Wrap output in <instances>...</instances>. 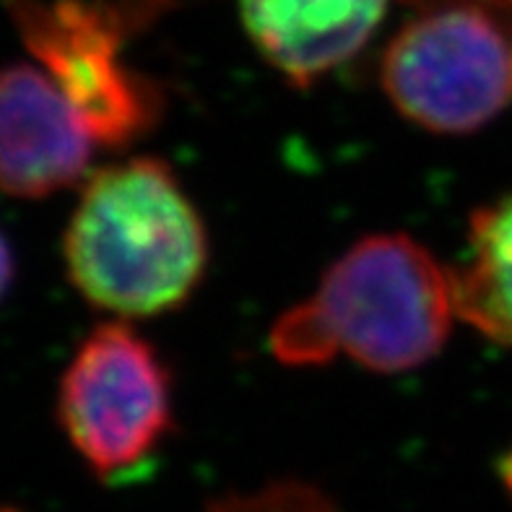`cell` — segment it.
I'll use <instances>...</instances> for the list:
<instances>
[{
    "label": "cell",
    "instance_id": "obj_1",
    "mask_svg": "<svg viewBox=\"0 0 512 512\" xmlns=\"http://www.w3.org/2000/svg\"><path fill=\"white\" fill-rule=\"evenodd\" d=\"M455 320L453 271L406 234H372L276 320L268 344L289 367L344 354L367 370L406 372L435 357Z\"/></svg>",
    "mask_w": 512,
    "mask_h": 512
},
{
    "label": "cell",
    "instance_id": "obj_2",
    "mask_svg": "<svg viewBox=\"0 0 512 512\" xmlns=\"http://www.w3.org/2000/svg\"><path fill=\"white\" fill-rule=\"evenodd\" d=\"M68 279L91 305L151 318L182 305L208 266L198 208L159 159H130L86 182L63 242Z\"/></svg>",
    "mask_w": 512,
    "mask_h": 512
},
{
    "label": "cell",
    "instance_id": "obj_3",
    "mask_svg": "<svg viewBox=\"0 0 512 512\" xmlns=\"http://www.w3.org/2000/svg\"><path fill=\"white\" fill-rule=\"evenodd\" d=\"M159 0H6L21 42L84 117L97 146L123 149L159 117L162 97L123 60L128 34Z\"/></svg>",
    "mask_w": 512,
    "mask_h": 512
},
{
    "label": "cell",
    "instance_id": "obj_4",
    "mask_svg": "<svg viewBox=\"0 0 512 512\" xmlns=\"http://www.w3.org/2000/svg\"><path fill=\"white\" fill-rule=\"evenodd\" d=\"M58 422L94 474H136L172 429V385L159 351L128 325H99L60 380Z\"/></svg>",
    "mask_w": 512,
    "mask_h": 512
},
{
    "label": "cell",
    "instance_id": "obj_5",
    "mask_svg": "<svg viewBox=\"0 0 512 512\" xmlns=\"http://www.w3.org/2000/svg\"><path fill=\"white\" fill-rule=\"evenodd\" d=\"M380 78L406 120L461 136L505 107L512 50L481 6L437 3L393 37Z\"/></svg>",
    "mask_w": 512,
    "mask_h": 512
},
{
    "label": "cell",
    "instance_id": "obj_6",
    "mask_svg": "<svg viewBox=\"0 0 512 512\" xmlns=\"http://www.w3.org/2000/svg\"><path fill=\"white\" fill-rule=\"evenodd\" d=\"M97 146L84 117L37 65L0 68V190L45 198L86 175Z\"/></svg>",
    "mask_w": 512,
    "mask_h": 512
},
{
    "label": "cell",
    "instance_id": "obj_7",
    "mask_svg": "<svg viewBox=\"0 0 512 512\" xmlns=\"http://www.w3.org/2000/svg\"><path fill=\"white\" fill-rule=\"evenodd\" d=\"M390 0H240L260 55L294 86H310L351 60L383 21Z\"/></svg>",
    "mask_w": 512,
    "mask_h": 512
},
{
    "label": "cell",
    "instance_id": "obj_8",
    "mask_svg": "<svg viewBox=\"0 0 512 512\" xmlns=\"http://www.w3.org/2000/svg\"><path fill=\"white\" fill-rule=\"evenodd\" d=\"M453 289L458 320L512 346V195L474 214L468 258L453 271Z\"/></svg>",
    "mask_w": 512,
    "mask_h": 512
},
{
    "label": "cell",
    "instance_id": "obj_9",
    "mask_svg": "<svg viewBox=\"0 0 512 512\" xmlns=\"http://www.w3.org/2000/svg\"><path fill=\"white\" fill-rule=\"evenodd\" d=\"M211 512H333V507L323 494L302 484H279L266 492L219 502Z\"/></svg>",
    "mask_w": 512,
    "mask_h": 512
},
{
    "label": "cell",
    "instance_id": "obj_10",
    "mask_svg": "<svg viewBox=\"0 0 512 512\" xmlns=\"http://www.w3.org/2000/svg\"><path fill=\"white\" fill-rule=\"evenodd\" d=\"M13 271H16V266H13L11 247H8L6 237L0 234V299L6 297V292L11 289Z\"/></svg>",
    "mask_w": 512,
    "mask_h": 512
},
{
    "label": "cell",
    "instance_id": "obj_11",
    "mask_svg": "<svg viewBox=\"0 0 512 512\" xmlns=\"http://www.w3.org/2000/svg\"><path fill=\"white\" fill-rule=\"evenodd\" d=\"M422 3H429V6H437V3H471V6H497V8H512V0H422Z\"/></svg>",
    "mask_w": 512,
    "mask_h": 512
},
{
    "label": "cell",
    "instance_id": "obj_12",
    "mask_svg": "<svg viewBox=\"0 0 512 512\" xmlns=\"http://www.w3.org/2000/svg\"><path fill=\"white\" fill-rule=\"evenodd\" d=\"M502 479H505L507 489H510V494H512V450H510V455L505 458V463H502Z\"/></svg>",
    "mask_w": 512,
    "mask_h": 512
}]
</instances>
